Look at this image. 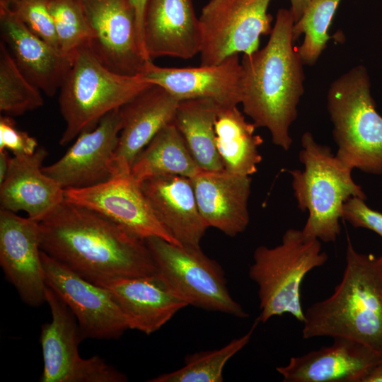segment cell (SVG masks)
I'll return each mask as SVG.
<instances>
[{"instance_id":"1","label":"cell","mask_w":382,"mask_h":382,"mask_svg":"<svg viewBox=\"0 0 382 382\" xmlns=\"http://www.w3.org/2000/svg\"><path fill=\"white\" fill-rule=\"evenodd\" d=\"M38 224L41 250L93 284L157 273L145 240L89 209L64 199Z\"/></svg>"},{"instance_id":"2","label":"cell","mask_w":382,"mask_h":382,"mask_svg":"<svg viewBox=\"0 0 382 382\" xmlns=\"http://www.w3.org/2000/svg\"><path fill=\"white\" fill-rule=\"evenodd\" d=\"M291 11L278 10L267 45L243 54L241 100L243 112L256 127H265L273 144L288 151L292 144L289 128L297 117L305 76L294 46Z\"/></svg>"},{"instance_id":"3","label":"cell","mask_w":382,"mask_h":382,"mask_svg":"<svg viewBox=\"0 0 382 382\" xmlns=\"http://www.w3.org/2000/svg\"><path fill=\"white\" fill-rule=\"evenodd\" d=\"M303 339L346 337L382 353V272L378 257L360 253L348 239L340 282L304 311Z\"/></svg>"},{"instance_id":"4","label":"cell","mask_w":382,"mask_h":382,"mask_svg":"<svg viewBox=\"0 0 382 382\" xmlns=\"http://www.w3.org/2000/svg\"><path fill=\"white\" fill-rule=\"evenodd\" d=\"M299 159L303 170H289L298 207L308 211L302 231L305 236L324 243L335 242L341 231L343 206L352 197L366 196L352 177V169L334 155L331 149L306 132L301 137Z\"/></svg>"},{"instance_id":"5","label":"cell","mask_w":382,"mask_h":382,"mask_svg":"<svg viewBox=\"0 0 382 382\" xmlns=\"http://www.w3.org/2000/svg\"><path fill=\"white\" fill-rule=\"evenodd\" d=\"M71 57L58 100L66 125L59 139L62 146L94 129L105 115L151 85L141 74L126 76L111 71L98 59L88 44Z\"/></svg>"},{"instance_id":"6","label":"cell","mask_w":382,"mask_h":382,"mask_svg":"<svg viewBox=\"0 0 382 382\" xmlns=\"http://www.w3.org/2000/svg\"><path fill=\"white\" fill-rule=\"evenodd\" d=\"M327 108L336 157L352 170L382 174V116L376 109L364 66L353 67L331 83Z\"/></svg>"},{"instance_id":"7","label":"cell","mask_w":382,"mask_h":382,"mask_svg":"<svg viewBox=\"0 0 382 382\" xmlns=\"http://www.w3.org/2000/svg\"><path fill=\"white\" fill-rule=\"evenodd\" d=\"M328 259L320 240L307 238L296 228L287 229L281 243L274 247L258 246L248 271L258 289L260 313L256 320L265 323L274 316L289 313L303 323L302 281Z\"/></svg>"},{"instance_id":"8","label":"cell","mask_w":382,"mask_h":382,"mask_svg":"<svg viewBox=\"0 0 382 382\" xmlns=\"http://www.w3.org/2000/svg\"><path fill=\"white\" fill-rule=\"evenodd\" d=\"M157 273L188 304L240 318L249 314L231 295L224 272L199 247L181 245L162 238L145 239Z\"/></svg>"},{"instance_id":"9","label":"cell","mask_w":382,"mask_h":382,"mask_svg":"<svg viewBox=\"0 0 382 382\" xmlns=\"http://www.w3.org/2000/svg\"><path fill=\"white\" fill-rule=\"evenodd\" d=\"M271 0H210L199 17L200 65L217 64L226 58L258 50L261 35L270 34Z\"/></svg>"},{"instance_id":"10","label":"cell","mask_w":382,"mask_h":382,"mask_svg":"<svg viewBox=\"0 0 382 382\" xmlns=\"http://www.w3.org/2000/svg\"><path fill=\"white\" fill-rule=\"evenodd\" d=\"M46 303L52 319L41 328L43 357L41 382H125L127 376L105 359L95 355L82 358L79 345L83 340L77 320L64 302L48 286Z\"/></svg>"},{"instance_id":"11","label":"cell","mask_w":382,"mask_h":382,"mask_svg":"<svg viewBox=\"0 0 382 382\" xmlns=\"http://www.w3.org/2000/svg\"><path fill=\"white\" fill-rule=\"evenodd\" d=\"M91 31L88 46L112 71L141 74L150 60L141 46L130 0H79Z\"/></svg>"},{"instance_id":"12","label":"cell","mask_w":382,"mask_h":382,"mask_svg":"<svg viewBox=\"0 0 382 382\" xmlns=\"http://www.w3.org/2000/svg\"><path fill=\"white\" fill-rule=\"evenodd\" d=\"M41 259L47 285L75 316L83 340L118 339L129 330L122 311L106 288L80 277L42 250Z\"/></svg>"},{"instance_id":"13","label":"cell","mask_w":382,"mask_h":382,"mask_svg":"<svg viewBox=\"0 0 382 382\" xmlns=\"http://www.w3.org/2000/svg\"><path fill=\"white\" fill-rule=\"evenodd\" d=\"M64 199L101 214L141 239L157 236L179 245L158 221L130 173L90 187L65 189Z\"/></svg>"},{"instance_id":"14","label":"cell","mask_w":382,"mask_h":382,"mask_svg":"<svg viewBox=\"0 0 382 382\" xmlns=\"http://www.w3.org/2000/svg\"><path fill=\"white\" fill-rule=\"evenodd\" d=\"M0 265L25 304L38 307L46 303L37 221L0 209Z\"/></svg>"},{"instance_id":"15","label":"cell","mask_w":382,"mask_h":382,"mask_svg":"<svg viewBox=\"0 0 382 382\" xmlns=\"http://www.w3.org/2000/svg\"><path fill=\"white\" fill-rule=\"evenodd\" d=\"M122 121L120 108L105 115L92 130L81 134L66 152L42 171L63 189L82 188L111 178L110 162Z\"/></svg>"},{"instance_id":"16","label":"cell","mask_w":382,"mask_h":382,"mask_svg":"<svg viewBox=\"0 0 382 382\" xmlns=\"http://www.w3.org/2000/svg\"><path fill=\"white\" fill-rule=\"evenodd\" d=\"M141 74L178 101L207 98L221 106L241 103L242 66L238 54L217 64L197 67H161L149 60Z\"/></svg>"},{"instance_id":"17","label":"cell","mask_w":382,"mask_h":382,"mask_svg":"<svg viewBox=\"0 0 382 382\" xmlns=\"http://www.w3.org/2000/svg\"><path fill=\"white\" fill-rule=\"evenodd\" d=\"M382 362V353L356 340L335 337L332 345L291 357L277 371L284 382H363Z\"/></svg>"},{"instance_id":"18","label":"cell","mask_w":382,"mask_h":382,"mask_svg":"<svg viewBox=\"0 0 382 382\" xmlns=\"http://www.w3.org/2000/svg\"><path fill=\"white\" fill-rule=\"evenodd\" d=\"M178 102L163 88L151 84L120 108L122 129L110 162L112 177L130 173L140 152L173 121Z\"/></svg>"},{"instance_id":"19","label":"cell","mask_w":382,"mask_h":382,"mask_svg":"<svg viewBox=\"0 0 382 382\" xmlns=\"http://www.w3.org/2000/svg\"><path fill=\"white\" fill-rule=\"evenodd\" d=\"M147 57L188 59L199 53L201 31L192 0H147L143 21Z\"/></svg>"},{"instance_id":"20","label":"cell","mask_w":382,"mask_h":382,"mask_svg":"<svg viewBox=\"0 0 382 382\" xmlns=\"http://www.w3.org/2000/svg\"><path fill=\"white\" fill-rule=\"evenodd\" d=\"M2 42L25 76L47 96L61 86L71 55L63 54L34 34L4 3L0 2Z\"/></svg>"},{"instance_id":"21","label":"cell","mask_w":382,"mask_h":382,"mask_svg":"<svg viewBox=\"0 0 382 382\" xmlns=\"http://www.w3.org/2000/svg\"><path fill=\"white\" fill-rule=\"evenodd\" d=\"M199 211L208 227L234 237L247 228L251 178L225 170H201L190 178Z\"/></svg>"},{"instance_id":"22","label":"cell","mask_w":382,"mask_h":382,"mask_svg":"<svg viewBox=\"0 0 382 382\" xmlns=\"http://www.w3.org/2000/svg\"><path fill=\"white\" fill-rule=\"evenodd\" d=\"M47 156L43 147L30 155H13L7 175L0 183L1 209L23 211L40 222L64 200V189L42 171Z\"/></svg>"},{"instance_id":"23","label":"cell","mask_w":382,"mask_h":382,"mask_svg":"<svg viewBox=\"0 0 382 382\" xmlns=\"http://www.w3.org/2000/svg\"><path fill=\"white\" fill-rule=\"evenodd\" d=\"M103 287L113 296L129 329L150 335L188 306L158 274L121 278Z\"/></svg>"},{"instance_id":"24","label":"cell","mask_w":382,"mask_h":382,"mask_svg":"<svg viewBox=\"0 0 382 382\" xmlns=\"http://www.w3.org/2000/svg\"><path fill=\"white\" fill-rule=\"evenodd\" d=\"M139 184L155 215L175 241L199 247L209 227L199 211L190 178L162 175Z\"/></svg>"},{"instance_id":"25","label":"cell","mask_w":382,"mask_h":382,"mask_svg":"<svg viewBox=\"0 0 382 382\" xmlns=\"http://www.w3.org/2000/svg\"><path fill=\"white\" fill-rule=\"evenodd\" d=\"M255 128L237 106L220 105L215 121L216 146L225 170L248 176L257 171L263 139L255 134Z\"/></svg>"},{"instance_id":"26","label":"cell","mask_w":382,"mask_h":382,"mask_svg":"<svg viewBox=\"0 0 382 382\" xmlns=\"http://www.w3.org/2000/svg\"><path fill=\"white\" fill-rule=\"evenodd\" d=\"M219 107L211 99L181 100L173 119L193 159L203 170H224L216 146L215 121Z\"/></svg>"},{"instance_id":"27","label":"cell","mask_w":382,"mask_h":382,"mask_svg":"<svg viewBox=\"0 0 382 382\" xmlns=\"http://www.w3.org/2000/svg\"><path fill=\"white\" fill-rule=\"evenodd\" d=\"M200 171L173 121L164 126L137 156L130 175L140 183L162 175L191 178Z\"/></svg>"},{"instance_id":"28","label":"cell","mask_w":382,"mask_h":382,"mask_svg":"<svg viewBox=\"0 0 382 382\" xmlns=\"http://www.w3.org/2000/svg\"><path fill=\"white\" fill-rule=\"evenodd\" d=\"M259 323L255 320L243 335L219 349L195 352L185 358V364L173 371L160 374L149 382H221L227 361L250 342Z\"/></svg>"},{"instance_id":"29","label":"cell","mask_w":382,"mask_h":382,"mask_svg":"<svg viewBox=\"0 0 382 382\" xmlns=\"http://www.w3.org/2000/svg\"><path fill=\"white\" fill-rule=\"evenodd\" d=\"M44 104L40 90L20 69L4 42H0V111L15 117Z\"/></svg>"},{"instance_id":"30","label":"cell","mask_w":382,"mask_h":382,"mask_svg":"<svg viewBox=\"0 0 382 382\" xmlns=\"http://www.w3.org/2000/svg\"><path fill=\"white\" fill-rule=\"evenodd\" d=\"M341 0H311L301 18L293 25L295 42L304 38L296 48L303 65L313 66L325 50L330 39L328 30Z\"/></svg>"},{"instance_id":"31","label":"cell","mask_w":382,"mask_h":382,"mask_svg":"<svg viewBox=\"0 0 382 382\" xmlns=\"http://www.w3.org/2000/svg\"><path fill=\"white\" fill-rule=\"evenodd\" d=\"M48 7L63 54L71 55L88 44L91 31L79 0H49Z\"/></svg>"},{"instance_id":"32","label":"cell","mask_w":382,"mask_h":382,"mask_svg":"<svg viewBox=\"0 0 382 382\" xmlns=\"http://www.w3.org/2000/svg\"><path fill=\"white\" fill-rule=\"evenodd\" d=\"M49 0H16L5 3L34 34L59 50L54 21L48 7Z\"/></svg>"},{"instance_id":"33","label":"cell","mask_w":382,"mask_h":382,"mask_svg":"<svg viewBox=\"0 0 382 382\" xmlns=\"http://www.w3.org/2000/svg\"><path fill=\"white\" fill-rule=\"evenodd\" d=\"M36 139L18 129L12 117H0V150L6 149L13 155L33 154L37 149Z\"/></svg>"},{"instance_id":"34","label":"cell","mask_w":382,"mask_h":382,"mask_svg":"<svg viewBox=\"0 0 382 382\" xmlns=\"http://www.w3.org/2000/svg\"><path fill=\"white\" fill-rule=\"evenodd\" d=\"M342 218L355 228L369 229L382 237V213L371 209L361 198L352 197L345 203Z\"/></svg>"},{"instance_id":"35","label":"cell","mask_w":382,"mask_h":382,"mask_svg":"<svg viewBox=\"0 0 382 382\" xmlns=\"http://www.w3.org/2000/svg\"><path fill=\"white\" fill-rule=\"evenodd\" d=\"M130 1L135 13L139 40L145 52L143 41V21L147 0H130Z\"/></svg>"},{"instance_id":"36","label":"cell","mask_w":382,"mask_h":382,"mask_svg":"<svg viewBox=\"0 0 382 382\" xmlns=\"http://www.w3.org/2000/svg\"><path fill=\"white\" fill-rule=\"evenodd\" d=\"M11 157L8 151L0 150V183L5 179L11 163Z\"/></svg>"},{"instance_id":"37","label":"cell","mask_w":382,"mask_h":382,"mask_svg":"<svg viewBox=\"0 0 382 382\" xmlns=\"http://www.w3.org/2000/svg\"><path fill=\"white\" fill-rule=\"evenodd\" d=\"M291 1V11L294 18V22L297 21L311 0H290Z\"/></svg>"},{"instance_id":"38","label":"cell","mask_w":382,"mask_h":382,"mask_svg":"<svg viewBox=\"0 0 382 382\" xmlns=\"http://www.w3.org/2000/svg\"><path fill=\"white\" fill-rule=\"evenodd\" d=\"M363 382H382V362L372 369Z\"/></svg>"},{"instance_id":"39","label":"cell","mask_w":382,"mask_h":382,"mask_svg":"<svg viewBox=\"0 0 382 382\" xmlns=\"http://www.w3.org/2000/svg\"><path fill=\"white\" fill-rule=\"evenodd\" d=\"M378 262L379 267H380L381 272H382V254L379 257H378Z\"/></svg>"},{"instance_id":"40","label":"cell","mask_w":382,"mask_h":382,"mask_svg":"<svg viewBox=\"0 0 382 382\" xmlns=\"http://www.w3.org/2000/svg\"><path fill=\"white\" fill-rule=\"evenodd\" d=\"M13 1H16V0H0V1H3V2H5V3H10V2Z\"/></svg>"}]
</instances>
